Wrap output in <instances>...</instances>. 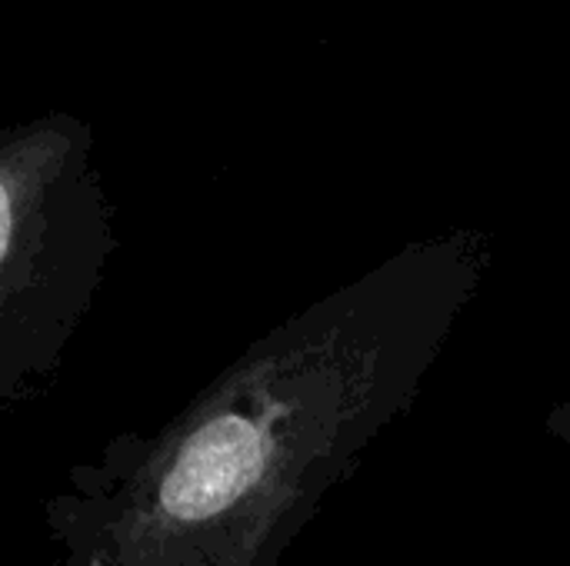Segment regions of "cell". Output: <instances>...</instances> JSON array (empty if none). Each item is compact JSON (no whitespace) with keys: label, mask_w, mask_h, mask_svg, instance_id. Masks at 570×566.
Wrapping results in <instances>:
<instances>
[{"label":"cell","mask_w":570,"mask_h":566,"mask_svg":"<svg viewBox=\"0 0 570 566\" xmlns=\"http://www.w3.org/2000/svg\"><path fill=\"white\" fill-rule=\"evenodd\" d=\"M117 254L94 127L40 110L0 127V424L60 370Z\"/></svg>","instance_id":"2"},{"label":"cell","mask_w":570,"mask_h":566,"mask_svg":"<svg viewBox=\"0 0 570 566\" xmlns=\"http://www.w3.org/2000/svg\"><path fill=\"white\" fill-rule=\"evenodd\" d=\"M544 430H548L551 437H558V440L570 444V400L558 404V407L548 414V420H544Z\"/></svg>","instance_id":"3"},{"label":"cell","mask_w":570,"mask_h":566,"mask_svg":"<svg viewBox=\"0 0 570 566\" xmlns=\"http://www.w3.org/2000/svg\"><path fill=\"white\" fill-rule=\"evenodd\" d=\"M494 240L404 244L257 337L150 434H120L47 500V566H277L404 417L491 274Z\"/></svg>","instance_id":"1"}]
</instances>
